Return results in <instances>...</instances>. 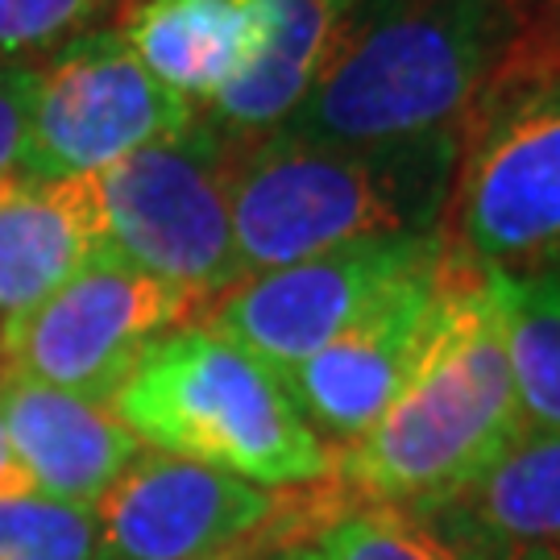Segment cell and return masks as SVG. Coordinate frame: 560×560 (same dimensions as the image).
Wrapping results in <instances>:
<instances>
[{
    "label": "cell",
    "instance_id": "obj_15",
    "mask_svg": "<svg viewBox=\"0 0 560 560\" xmlns=\"http://www.w3.org/2000/svg\"><path fill=\"white\" fill-rule=\"evenodd\" d=\"M104 249L96 175L83 179H0V320L59 291Z\"/></svg>",
    "mask_w": 560,
    "mask_h": 560
},
{
    "label": "cell",
    "instance_id": "obj_17",
    "mask_svg": "<svg viewBox=\"0 0 560 560\" xmlns=\"http://www.w3.org/2000/svg\"><path fill=\"white\" fill-rule=\"evenodd\" d=\"M506 353L527 428H560V261L506 279Z\"/></svg>",
    "mask_w": 560,
    "mask_h": 560
},
{
    "label": "cell",
    "instance_id": "obj_19",
    "mask_svg": "<svg viewBox=\"0 0 560 560\" xmlns=\"http://www.w3.org/2000/svg\"><path fill=\"white\" fill-rule=\"evenodd\" d=\"M133 0H0V62L34 67L50 50L108 30Z\"/></svg>",
    "mask_w": 560,
    "mask_h": 560
},
{
    "label": "cell",
    "instance_id": "obj_5",
    "mask_svg": "<svg viewBox=\"0 0 560 560\" xmlns=\"http://www.w3.org/2000/svg\"><path fill=\"white\" fill-rule=\"evenodd\" d=\"M233 159L203 117L96 175L104 249L208 307L241 282L233 245Z\"/></svg>",
    "mask_w": 560,
    "mask_h": 560
},
{
    "label": "cell",
    "instance_id": "obj_12",
    "mask_svg": "<svg viewBox=\"0 0 560 560\" xmlns=\"http://www.w3.org/2000/svg\"><path fill=\"white\" fill-rule=\"evenodd\" d=\"M0 428L34 494L92 511L145 444L108 402L0 370Z\"/></svg>",
    "mask_w": 560,
    "mask_h": 560
},
{
    "label": "cell",
    "instance_id": "obj_1",
    "mask_svg": "<svg viewBox=\"0 0 560 560\" xmlns=\"http://www.w3.org/2000/svg\"><path fill=\"white\" fill-rule=\"evenodd\" d=\"M460 133L378 145L270 133L233 159V245L241 279L361 241L441 233Z\"/></svg>",
    "mask_w": 560,
    "mask_h": 560
},
{
    "label": "cell",
    "instance_id": "obj_9",
    "mask_svg": "<svg viewBox=\"0 0 560 560\" xmlns=\"http://www.w3.org/2000/svg\"><path fill=\"white\" fill-rule=\"evenodd\" d=\"M196 104L162 88L117 30H92L34 62L25 175L83 179L187 129Z\"/></svg>",
    "mask_w": 560,
    "mask_h": 560
},
{
    "label": "cell",
    "instance_id": "obj_3",
    "mask_svg": "<svg viewBox=\"0 0 560 560\" xmlns=\"http://www.w3.org/2000/svg\"><path fill=\"white\" fill-rule=\"evenodd\" d=\"M523 428L506 353V279L490 270L386 416L361 441L332 448L328 481L345 502L428 515L478 478Z\"/></svg>",
    "mask_w": 560,
    "mask_h": 560
},
{
    "label": "cell",
    "instance_id": "obj_23",
    "mask_svg": "<svg viewBox=\"0 0 560 560\" xmlns=\"http://www.w3.org/2000/svg\"><path fill=\"white\" fill-rule=\"evenodd\" d=\"M300 532L303 527H300V502H295V490H282L279 515L270 520V527L258 532L254 540L237 544V548H229V552H221V557H212V560H275L279 548H287V544H303Z\"/></svg>",
    "mask_w": 560,
    "mask_h": 560
},
{
    "label": "cell",
    "instance_id": "obj_16",
    "mask_svg": "<svg viewBox=\"0 0 560 560\" xmlns=\"http://www.w3.org/2000/svg\"><path fill=\"white\" fill-rule=\"evenodd\" d=\"M113 30L162 88L208 108L258 55L261 0H133Z\"/></svg>",
    "mask_w": 560,
    "mask_h": 560
},
{
    "label": "cell",
    "instance_id": "obj_18",
    "mask_svg": "<svg viewBox=\"0 0 560 560\" xmlns=\"http://www.w3.org/2000/svg\"><path fill=\"white\" fill-rule=\"evenodd\" d=\"M320 560H478L441 536L432 523L386 506V502H349L312 536Z\"/></svg>",
    "mask_w": 560,
    "mask_h": 560
},
{
    "label": "cell",
    "instance_id": "obj_11",
    "mask_svg": "<svg viewBox=\"0 0 560 560\" xmlns=\"http://www.w3.org/2000/svg\"><path fill=\"white\" fill-rule=\"evenodd\" d=\"M279 502L282 490L141 448L92 506L96 560H212L266 532Z\"/></svg>",
    "mask_w": 560,
    "mask_h": 560
},
{
    "label": "cell",
    "instance_id": "obj_13",
    "mask_svg": "<svg viewBox=\"0 0 560 560\" xmlns=\"http://www.w3.org/2000/svg\"><path fill=\"white\" fill-rule=\"evenodd\" d=\"M423 520L478 560H560V428H523Z\"/></svg>",
    "mask_w": 560,
    "mask_h": 560
},
{
    "label": "cell",
    "instance_id": "obj_10",
    "mask_svg": "<svg viewBox=\"0 0 560 560\" xmlns=\"http://www.w3.org/2000/svg\"><path fill=\"white\" fill-rule=\"evenodd\" d=\"M441 241L444 229L428 237L361 241L279 270H261L217 295L196 324L233 340L282 378L340 337L423 258H432Z\"/></svg>",
    "mask_w": 560,
    "mask_h": 560
},
{
    "label": "cell",
    "instance_id": "obj_20",
    "mask_svg": "<svg viewBox=\"0 0 560 560\" xmlns=\"http://www.w3.org/2000/svg\"><path fill=\"white\" fill-rule=\"evenodd\" d=\"M0 560H96V520L42 494L0 499Z\"/></svg>",
    "mask_w": 560,
    "mask_h": 560
},
{
    "label": "cell",
    "instance_id": "obj_25",
    "mask_svg": "<svg viewBox=\"0 0 560 560\" xmlns=\"http://www.w3.org/2000/svg\"><path fill=\"white\" fill-rule=\"evenodd\" d=\"M275 560H320V557H316V548L307 540V544H287V548H279Z\"/></svg>",
    "mask_w": 560,
    "mask_h": 560
},
{
    "label": "cell",
    "instance_id": "obj_2",
    "mask_svg": "<svg viewBox=\"0 0 560 560\" xmlns=\"http://www.w3.org/2000/svg\"><path fill=\"white\" fill-rule=\"evenodd\" d=\"M502 0H361L312 96L279 133L378 145L460 133L506 59Z\"/></svg>",
    "mask_w": 560,
    "mask_h": 560
},
{
    "label": "cell",
    "instance_id": "obj_6",
    "mask_svg": "<svg viewBox=\"0 0 560 560\" xmlns=\"http://www.w3.org/2000/svg\"><path fill=\"white\" fill-rule=\"evenodd\" d=\"M486 275L490 270H481L444 233L432 258H423L378 303H370L320 353L282 374L307 428L337 448L361 441L420 374Z\"/></svg>",
    "mask_w": 560,
    "mask_h": 560
},
{
    "label": "cell",
    "instance_id": "obj_24",
    "mask_svg": "<svg viewBox=\"0 0 560 560\" xmlns=\"http://www.w3.org/2000/svg\"><path fill=\"white\" fill-rule=\"evenodd\" d=\"M21 494H34V486L21 474L18 457H13V448H9V436H4V428H0V499H21Z\"/></svg>",
    "mask_w": 560,
    "mask_h": 560
},
{
    "label": "cell",
    "instance_id": "obj_8",
    "mask_svg": "<svg viewBox=\"0 0 560 560\" xmlns=\"http://www.w3.org/2000/svg\"><path fill=\"white\" fill-rule=\"evenodd\" d=\"M203 316V303L101 249L42 303L0 320V370L108 402L141 353Z\"/></svg>",
    "mask_w": 560,
    "mask_h": 560
},
{
    "label": "cell",
    "instance_id": "obj_21",
    "mask_svg": "<svg viewBox=\"0 0 560 560\" xmlns=\"http://www.w3.org/2000/svg\"><path fill=\"white\" fill-rule=\"evenodd\" d=\"M502 4H506L511 42H506L494 96L481 108H490L502 96L560 80V0H502Z\"/></svg>",
    "mask_w": 560,
    "mask_h": 560
},
{
    "label": "cell",
    "instance_id": "obj_4",
    "mask_svg": "<svg viewBox=\"0 0 560 560\" xmlns=\"http://www.w3.org/2000/svg\"><path fill=\"white\" fill-rule=\"evenodd\" d=\"M108 407L141 444L266 490L332 469V448L307 428L287 382L203 324L154 340Z\"/></svg>",
    "mask_w": 560,
    "mask_h": 560
},
{
    "label": "cell",
    "instance_id": "obj_22",
    "mask_svg": "<svg viewBox=\"0 0 560 560\" xmlns=\"http://www.w3.org/2000/svg\"><path fill=\"white\" fill-rule=\"evenodd\" d=\"M30 101H34V67L0 62V179L18 175L25 162Z\"/></svg>",
    "mask_w": 560,
    "mask_h": 560
},
{
    "label": "cell",
    "instance_id": "obj_7",
    "mask_svg": "<svg viewBox=\"0 0 560 560\" xmlns=\"http://www.w3.org/2000/svg\"><path fill=\"white\" fill-rule=\"evenodd\" d=\"M444 233L502 279L560 261V80L465 125Z\"/></svg>",
    "mask_w": 560,
    "mask_h": 560
},
{
    "label": "cell",
    "instance_id": "obj_14",
    "mask_svg": "<svg viewBox=\"0 0 560 560\" xmlns=\"http://www.w3.org/2000/svg\"><path fill=\"white\" fill-rule=\"evenodd\" d=\"M361 0H261V46L254 62L200 108L203 125L233 150L279 133L320 83Z\"/></svg>",
    "mask_w": 560,
    "mask_h": 560
}]
</instances>
